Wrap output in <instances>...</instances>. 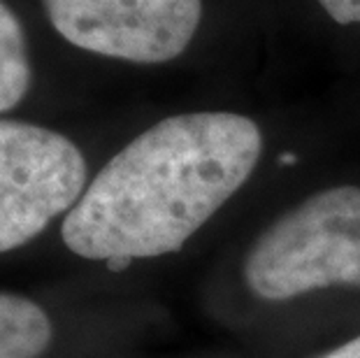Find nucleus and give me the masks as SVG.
<instances>
[{
    "mask_svg": "<svg viewBox=\"0 0 360 358\" xmlns=\"http://www.w3.org/2000/svg\"><path fill=\"white\" fill-rule=\"evenodd\" d=\"M260 151V128L242 114L167 117L105 163L65 215L60 238L112 270L179 251L247 184Z\"/></svg>",
    "mask_w": 360,
    "mask_h": 358,
    "instance_id": "nucleus-1",
    "label": "nucleus"
},
{
    "mask_svg": "<svg viewBox=\"0 0 360 358\" xmlns=\"http://www.w3.org/2000/svg\"><path fill=\"white\" fill-rule=\"evenodd\" d=\"M244 281L267 302L333 286L360 288V188L316 191L281 215L251 245Z\"/></svg>",
    "mask_w": 360,
    "mask_h": 358,
    "instance_id": "nucleus-2",
    "label": "nucleus"
},
{
    "mask_svg": "<svg viewBox=\"0 0 360 358\" xmlns=\"http://www.w3.org/2000/svg\"><path fill=\"white\" fill-rule=\"evenodd\" d=\"M86 161L70 138L0 119V254L35 240L86 188Z\"/></svg>",
    "mask_w": 360,
    "mask_h": 358,
    "instance_id": "nucleus-3",
    "label": "nucleus"
},
{
    "mask_svg": "<svg viewBox=\"0 0 360 358\" xmlns=\"http://www.w3.org/2000/svg\"><path fill=\"white\" fill-rule=\"evenodd\" d=\"M75 47L128 63H167L193 40L202 0H42Z\"/></svg>",
    "mask_w": 360,
    "mask_h": 358,
    "instance_id": "nucleus-4",
    "label": "nucleus"
},
{
    "mask_svg": "<svg viewBox=\"0 0 360 358\" xmlns=\"http://www.w3.org/2000/svg\"><path fill=\"white\" fill-rule=\"evenodd\" d=\"M51 338V319L40 305L0 291V358H42Z\"/></svg>",
    "mask_w": 360,
    "mask_h": 358,
    "instance_id": "nucleus-5",
    "label": "nucleus"
},
{
    "mask_svg": "<svg viewBox=\"0 0 360 358\" xmlns=\"http://www.w3.org/2000/svg\"><path fill=\"white\" fill-rule=\"evenodd\" d=\"M30 87L26 33L17 14L0 0V112L24 101Z\"/></svg>",
    "mask_w": 360,
    "mask_h": 358,
    "instance_id": "nucleus-6",
    "label": "nucleus"
},
{
    "mask_svg": "<svg viewBox=\"0 0 360 358\" xmlns=\"http://www.w3.org/2000/svg\"><path fill=\"white\" fill-rule=\"evenodd\" d=\"M319 3L337 24H360V0H319Z\"/></svg>",
    "mask_w": 360,
    "mask_h": 358,
    "instance_id": "nucleus-7",
    "label": "nucleus"
},
{
    "mask_svg": "<svg viewBox=\"0 0 360 358\" xmlns=\"http://www.w3.org/2000/svg\"><path fill=\"white\" fill-rule=\"evenodd\" d=\"M316 358H360V335L354 340L344 342V345H340V347L330 349V352L316 356Z\"/></svg>",
    "mask_w": 360,
    "mask_h": 358,
    "instance_id": "nucleus-8",
    "label": "nucleus"
}]
</instances>
